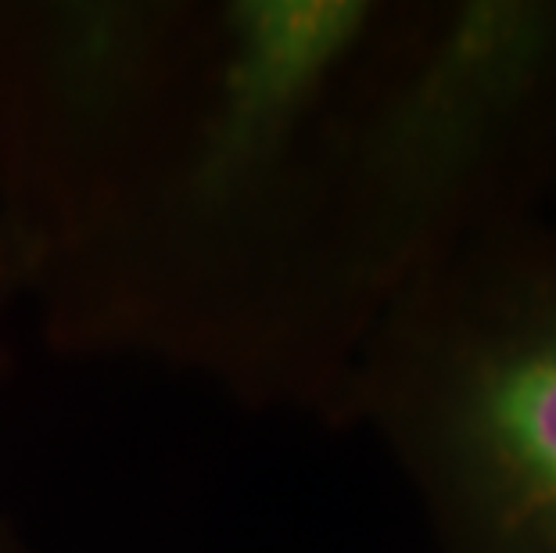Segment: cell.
Wrapping results in <instances>:
<instances>
[{
    "label": "cell",
    "instance_id": "6da1fadb",
    "mask_svg": "<svg viewBox=\"0 0 556 553\" xmlns=\"http://www.w3.org/2000/svg\"><path fill=\"white\" fill-rule=\"evenodd\" d=\"M388 0H26L0 219L68 356L338 420L409 280L370 115Z\"/></svg>",
    "mask_w": 556,
    "mask_h": 553
},
{
    "label": "cell",
    "instance_id": "7a4b0ae2",
    "mask_svg": "<svg viewBox=\"0 0 556 553\" xmlns=\"http://www.w3.org/2000/svg\"><path fill=\"white\" fill-rule=\"evenodd\" d=\"M334 425L381 442L434 553H556V98L374 327Z\"/></svg>",
    "mask_w": 556,
    "mask_h": 553
},
{
    "label": "cell",
    "instance_id": "3957f363",
    "mask_svg": "<svg viewBox=\"0 0 556 553\" xmlns=\"http://www.w3.org/2000/svg\"><path fill=\"white\" fill-rule=\"evenodd\" d=\"M33 244L18 227L0 219V374L11 367V341H8V321L18 302L29 299L33 280ZM0 553H40L29 532L0 503Z\"/></svg>",
    "mask_w": 556,
    "mask_h": 553
}]
</instances>
